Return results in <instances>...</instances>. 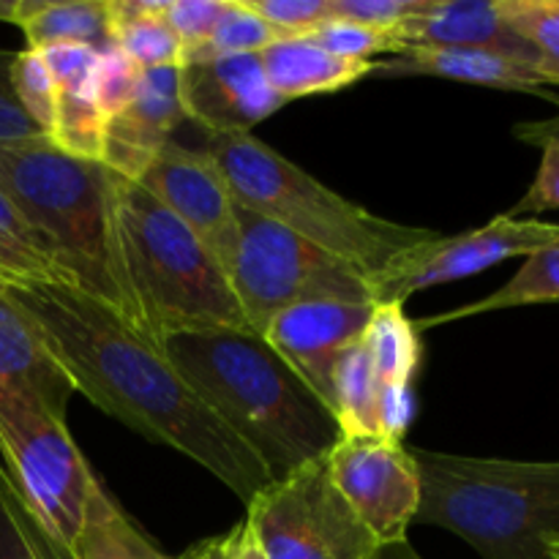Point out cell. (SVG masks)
Returning a JSON list of instances; mask_svg holds the SVG:
<instances>
[{"mask_svg": "<svg viewBox=\"0 0 559 559\" xmlns=\"http://www.w3.org/2000/svg\"><path fill=\"white\" fill-rule=\"evenodd\" d=\"M76 393L145 440L183 453L249 506L273 484L257 453L207 407L164 347L58 282H11Z\"/></svg>", "mask_w": 559, "mask_h": 559, "instance_id": "6da1fadb", "label": "cell"}, {"mask_svg": "<svg viewBox=\"0 0 559 559\" xmlns=\"http://www.w3.org/2000/svg\"><path fill=\"white\" fill-rule=\"evenodd\" d=\"M0 189L47 251L60 282L142 331L120 249L112 169L36 134L0 142Z\"/></svg>", "mask_w": 559, "mask_h": 559, "instance_id": "7a4b0ae2", "label": "cell"}, {"mask_svg": "<svg viewBox=\"0 0 559 559\" xmlns=\"http://www.w3.org/2000/svg\"><path fill=\"white\" fill-rule=\"evenodd\" d=\"M164 353L273 480L328 456L342 437L331 409L257 333H180Z\"/></svg>", "mask_w": 559, "mask_h": 559, "instance_id": "3957f363", "label": "cell"}, {"mask_svg": "<svg viewBox=\"0 0 559 559\" xmlns=\"http://www.w3.org/2000/svg\"><path fill=\"white\" fill-rule=\"evenodd\" d=\"M202 151L218 164L240 207L353 262L371 282L440 235L355 205L254 134L207 136Z\"/></svg>", "mask_w": 559, "mask_h": 559, "instance_id": "277c9868", "label": "cell"}, {"mask_svg": "<svg viewBox=\"0 0 559 559\" xmlns=\"http://www.w3.org/2000/svg\"><path fill=\"white\" fill-rule=\"evenodd\" d=\"M424 500L415 522L448 530L484 559H551L559 462L453 456L409 448Z\"/></svg>", "mask_w": 559, "mask_h": 559, "instance_id": "5b68a950", "label": "cell"}, {"mask_svg": "<svg viewBox=\"0 0 559 559\" xmlns=\"http://www.w3.org/2000/svg\"><path fill=\"white\" fill-rule=\"evenodd\" d=\"M115 218L142 331L169 336L251 331L227 271L151 191L115 175ZM254 333V331H251Z\"/></svg>", "mask_w": 559, "mask_h": 559, "instance_id": "8992f818", "label": "cell"}, {"mask_svg": "<svg viewBox=\"0 0 559 559\" xmlns=\"http://www.w3.org/2000/svg\"><path fill=\"white\" fill-rule=\"evenodd\" d=\"M0 464L44 538L74 559L98 478L66 420L31 399L0 391Z\"/></svg>", "mask_w": 559, "mask_h": 559, "instance_id": "52a82bcc", "label": "cell"}, {"mask_svg": "<svg viewBox=\"0 0 559 559\" xmlns=\"http://www.w3.org/2000/svg\"><path fill=\"white\" fill-rule=\"evenodd\" d=\"M238 218L240 243L229 282L257 336L278 311L300 304H377L371 278L353 262L240 205Z\"/></svg>", "mask_w": 559, "mask_h": 559, "instance_id": "ba28073f", "label": "cell"}, {"mask_svg": "<svg viewBox=\"0 0 559 559\" xmlns=\"http://www.w3.org/2000/svg\"><path fill=\"white\" fill-rule=\"evenodd\" d=\"M246 508L265 559H371L380 549L333 484L325 456L267 484Z\"/></svg>", "mask_w": 559, "mask_h": 559, "instance_id": "9c48e42d", "label": "cell"}, {"mask_svg": "<svg viewBox=\"0 0 559 559\" xmlns=\"http://www.w3.org/2000/svg\"><path fill=\"white\" fill-rule=\"evenodd\" d=\"M559 243V224L513 218L508 213L462 235H437L371 282L377 304H404L420 289L475 276L513 257H530Z\"/></svg>", "mask_w": 559, "mask_h": 559, "instance_id": "30bf717a", "label": "cell"}, {"mask_svg": "<svg viewBox=\"0 0 559 559\" xmlns=\"http://www.w3.org/2000/svg\"><path fill=\"white\" fill-rule=\"evenodd\" d=\"M325 459L336 489L377 544L407 540L424 500L409 445L388 437H338Z\"/></svg>", "mask_w": 559, "mask_h": 559, "instance_id": "8fae6325", "label": "cell"}, {"mask_svg": "<svg viewBox=\"0 0 559 559\" xmlns=\"http://www.w3.org/2000/svg\"><path fill=\"white\" fill-rule=\"evenodd\" d=\"M151 191L197 240L233 273L240 243L238 202L218 164L202 147L167 142L134 180Z\"/></svg>", "mask_w": 559, "mask_h": 559, "instance_id": "7c38bea8", "label": "cell"}, {"mask_svg": "<svg viewBox=\"0 0 559 559\" xmlns=\"http://www.w3.org/2000/svg\"><path fill=\"white\" fill-rule=\"evenodd\" d=\"M374 304L314 300L284 309L262 331V342L304 380L333 413V371L338 358L358 342Z\"/></svg>", "mask_w": 559, "mask_h": 559, "instance_id": "4fadbf2b", "label": "cell"}, {"mask_svg": "<svg viewBox=\"0 0 559 559\" xmlns=\"http://www.w3.org/2000/svg\"><path fill=\"white\" fill-rule=\"evenodd\" d=\"M180 107L207 136L251 134L284 107L273 93L260 55H229L180 66Z\"/></svg>", "mask_w": 559, "mask_h": 559, "instance_id": "5bb4252c", "label": "cell"}, {"mask_svg": "<svg viewBox=\"0 0 559 559\" xmlns=\"http://www.w3.org/2000/svg\"><path fill=\"white\" fill-rule=\"evenodd\" d=\"M186 120L180 107V69L142 71L131 102L104 123L102 164L136 180Z\"/></svg>", "mask_w": 559, "mask_h": 559, "instance_id": "9a60e30c", "label": "cell"}, {"mask_svg": "<svg viewBox=\"0 0 559 559\" xmlns=\"http://www.w3.org/2000/svg\"><path fill=\"white\" fill-rule=\"evenodd\" d=\"M396 52L409 47L484 49L538 69L535 49L513 31L500 11V0H431L424 14L391 31Z\"/></svg>", "mask_w": 559, "mask_h": 559, "instance_id": "2e32d148", "label": "cell"}, {"mask_svg": "<svg viewBox=\"0 0 559 559\" xmlns=\"http://www.w3.org/2000/svg\"><path fill=\"white\" fill-rule=\"evenodd\" d=\"M9 284L0 276V391L31 399L66 420L74 385Z\"/></svg>", "mask_w": 559, "mask_h": 559, "instance_id": "e0dca14e", "label": "cell"}, {"mask_svg": "<svg viewBox=\"0 0 559 559\" xmlns=\"http://www.w3.org/2000/svg\"><path fill=\"white\" fill-rule=\"evenodd\" d=\"M371 76L396 80V76H440V80L467 82V85L497 87V91L535 93V96L557 98L549 91V80L535 66L519 63L497 52L484 49L453 47H409L380 60Z\"/></svg>", "mask_w": 559, "mask_h": 559, "instance_id": "ac0fdd59", "label": "cell"}, {"mask_svg": "<svg viewBox=\"0 0 559 559\" xmlns=\"http://www.w3.org/2000/svg\"><path fill=\"white\" fill-rule=\"evenodd\" d=\"M240 538V524L222 538L194 546L183 557H167L147 540V535L120 511L102 480L87 502L82 533L76 538L74 559H229Z\"/></svg>", "mask_w": 559, "mask_h": 559, "instance_id": "d6986e66", "label": "cell"}, {"mask_svg": "<svg viewBox=\"0 0 559 559\" xmlns=\"http://www.w3.org/2000/svg\"><path fill=\"white\" fill-rule=\"evenodd\" d=\"M273 93L284 104L306 96L338 93L374 74V60H344L309 38H278L260 52Z\"/></svg>", "mask_w": 559, "mask_h": 559, "instance_id": "ffe728a7", "label": "cell"}, {"mask_svg": "<svg viewBox=\"0 0 559 559\" xmlns=\"http://www.w3.org/2000/svg\"><path fill=\"white\" fill-rule=\"evenodd\" d=\"M27 49L85 44L109 49V0H16L14 22Z\"/></svg>", "mask_w": 559, "mask_h": 559, "instance_id": "44dd1931", "label": "cell"}, {"mask_svg": "<svg viewBox=\"0 0 559 559\" xmlns=\"http://www.w3.org/2000/svg\"><path fill=\"white\" fill-rule=\"evenodd\" d=\"M371 366L380 380V396L388 393H415V377L424 360V342L415 320H409L404 304L385 300L374 304L369 322L360 333Z\"/></svg>", "mask_w": 559, "mask_h": 559, "instance_id": "7402d4cb", "label": "cell"}, {"mask_svg": "<svg viewBox=\"0 0 559 559\" xmlns=\"http://www.w3.org/2000/svg\"><path fill=\"white\" fill-rule=\"evenodd\" d=\"M169 0H109V41L142 71L180 69L183 44L164 20Z\"/></svg>", "mask_w": 559, "mask_h": 559, "instance_id": "603a6c76", "label": "cell"}, {"mask_svg": "<svg viewBox=\"0 0 559 559\" xmlns=\"http://www.w3.org/2000/svg\"><path fill=\"white\" fill-rule=\"evenodd\" d=\"M538 304H559V243L524 257V265L519 267L516 276L508 284H502L497 293L473 300L467 306H459V309L442 311L437 317L415 320V328L426 331V328H440L448 325V322L467 320V317L489 314V311H506Z\"/></svg>", "mask_w": 559, "mask_h": 559, "instance_id": "cb8c5ba5", "label": "cell"}, {"mask_svg": "<svg viewBox=\"0 0 559 559\" xmlns=\"http://www.w3.org/2000/svg\"><path fill=\"white\" fill-rule=\"evenodd\" d=\"M333 418L342 437H380V380L360 338L333 371Z\"/></svg>", "mask_w": 559, "mask_h": 559, "instance_id": "d4e9b609", "label": "cell"}, {"mask_svg": "<svg viewBox=\"0 0 559 559\" xmlns=\"http://www.w3.org/2000/svg\"><path fill=\"white\" fill-rule=\"evenodd\" d=\"M0 273L9 282H60L52 260L41 249L38 238L14 202L0 189Z\"/></svg>", "mask_w": 559, "mask_h": 559, "instance_id": "484cf974", "label": "cell"}, {"mask_svg": "<svg viewBox=\"0 0 559 559\" xmlns=\"http://www.w3.org/2000/svg\"><path fill=\"white\" fill-rule=\"evenodd\" d=\"M273 41H278V33L262 16H257L246 0H227L211 38L197 52H191L183 60V66L229 58V55H260Z\"/></svg>", "mask_w": 559, "mask_h": 559, "instance_id": "4316f807", "label": "cell"}, {"mask_svg": "<svg viewBox=\"0 0 559 559\" xmlns=\"http://www.w3.org/2000/svg\"><path fill=\"white\" fill-rule=\"evenodd\" d=\"M500 11L535 49L540 74L559 87V0H500Z\"/></svg>", "mask_w": 559, "mask_h": 559, "instance_id": "83f0119b", "label": "cell"}, {"mask_svg": "<svg viewBox=\"0 0 559 559\" xmlns=\"http://www.w3.org/2000/svg\"><path fill=\"white\" fill-rule=\"evenodd\" d=\"M0 559H69L44 538L38 524L22 506L3 464H0Z\"/></svg>", "mask_w": 559, "mask_h": 559, "instance_id": "f1b7e54d", "label": "cell"}, {"mask_svg": "<svg viewBox=\"0 0 559 559\" xmlns=\"http://www.w3.org/2000/svg\"><path fill=\"white\" fill-rule=\"evenodd\" d=\"M11 87H14L20 107L36 123V129L47 136L52 134L55 115H58V85H55L52 71L44 60V52L25 47L14 55Z\"/></svg>", "mask_w": 559, "mask_h": 559, "instance_id": "f546056e", "label": "cell"}, {"mask_svg": "<svg viewBox=\"0 0 559 559\" xmlns=\"http://www.w3.org/2000/svg\"><path fill=\"white\" fill-rule=\"evenodd\" d=\"M513 131L519 140L538 145L544 151V158H540L538 175L530 183L527 194L508 211V216L522 218L559 211V129H549L544 120H538V123H519Z\"/></svg>", "mask_w": 559, "mask_h": 559, "instance_id": "4dcf8cb0", "label": "cell"}, {"mask_svg": "<svg viewBox=\"0 0 559 559\" xmlns=\"http://www.w3.org/2000/svg\"><path fill=\"white\" fill-rule=\"evenodd\" d=\"M140 66L131 63V60L126 58L123 52H118L115 47L98 52L91 85H87V96H91L93 107L102 115L104 123H107L109 118H115V115L131 102V96H134L136 91V82H140Z\"/></svg>", "mask_w": 559, "mask_h": 559, "instance_id": "1f68e13d", "label": "cell"}, {"mask_svg": "<svg viewBox=\"0 0 559 559\" xmlns=\"http://www.w3.org/2000/svg\"><path fill=\"white\" fill-rule=\"evenodd\" d=\"M309 41H314L317 47L328 49L331 55L344 60H371V55H385L393 52L391 33L377 31V27L358 25V22L338 20V16H331L328 22H322L317 31H311Z\"/></svg>", "mask_w": 559, "mask_h": 559, "instance_id": "d6a6232c", "label": "cell"}, {"mask_svg": "<svg viewBox=\"0 0 559 559\" xmlns=\"http://www.w3.org/2000/svg\"><path fill=\"white\" fill-rule=\"evenodd\" d=\"M278 38H304L331 20V0H246Z\"/></svg>", "mask_w": 559, "mask_h": 559, "instance_id": "836d02e7", "label": "cell"}, {"mask_svg": "<svg viewBox=\"0 0 559 559\" xmlns=\"http://www.w3.org/2000/svg\"><path fill=\"white\" fill-rule=\"evenodd\" d=\"M227 0H169L164 20L183 44V60L211 38Z\"/></svg>", "mask_w": 559, "mask_h": 559, "instance_id": "e575fe53", "label": "cell"}, {"mask_svg": "<svg viewBox=\"0 0 559 559\" xmlns=\"http://www.w3.org/2000/svg\"><path fill=\"white\" fill-rule=\"evenodd\" d=\"M429 3L431 0H331V16L391 33L402 22L424 14Z\"/></svg>", "mask_w": 559, "mask_h": 559, "instance_id": "d590c367", "label": "cell"}, {"mask_svg": "<svg viewBox=\"0 0 559 559\" xmlns=\"http://www.w3.org/2000/svg\"><path fill=\"white\" fill-rule=\"evenodd\" d=\"M14 55L9 49H0V142L9 140H25V136H36L41 131L36 129L25 109L16 102V93L11 87V63Z\"/></svg>", "mask_w": 559, "mask_h": 559, "instance_id": "8d00e7d4", "label": "cell"}, {"mask_svg": "<svg viewBox=\"0 0 559 559\" xmlns=\"http://www.w3.org/2000/svg\"><path fill=\"white\" fill-rule=\"evenodd\" d=\"M371 559H424V557L413 549V544H409V540H399V544L380 546Z\"/></svg>", "mask_w": 559, "mask_h": 559, "instance_id": "74e56055", "label": "cell"}, {"mask_svg": "<svg viewBox=\"0 0 559 559\" xmlns=\"http://www.w3.org/2000/svg\"><path fill=\"white\" fill-rule=\"evenodd\" d=\"M260 549H257L254 538H251L249 533V524L240 522V538H238V546H235L233 557L229 559H260Z\"/></svg>", "mask_w": 559, "mask_h": 559, "instance_id": "f35d334b", "label": "cell"}, {"mask_svg": "<svg viewBox=\"0 0 559 559\" xmlns=\"http://www.w3.org/2000/svg\"><path fill=\"white\" fill-rule=\"evenodd\" d=\"M549 551H551V559H559V540H551Z\"/></svg>", "mask_w": 559, "mask_h": 559, "instance_id": "ab89813d", "label": "cell"}, {"mask_svg": "<svg viewBox=\"0 0 559 559\" xmlns=\"http://www.w3.org/2000/svg\"><path fill=\"white\" fill-rule=\"evenodd\" d=\"M544 123L549 126V129H559V115H557V118H551V120H544Z\"/></svg>", "mask_w": 559, "mask_h": 559, "instance_id": "60d3db41", "label": "cell"}, {"mask_svg": "<svg viewBox=\"0 0 559 559\" xmlns=\"http://www.w3.org/2000/svg\"><path fill=\"white\" fill-rule=\"evenodd\" d=\"M0 276H3V273H0ZM5 278V276H3ZM5 282H9V278H5Z\"/></svg>", "mask_w": 559, "mask_h": 559, "instance_id": "b9f144b4", "label": "cell"}, {"mask_svg": "<svg viewBox=\"0 0 559 559\" xmlns=\"http://www.w3.org/2000/svg\"><path fill=\"white\" fill-rule=\"evenodd\" d=\"M555 540H559V538H555Z\"/></svg>", "mask_w": 559, "mask_h": 559, "instance_id": "7bdbcfd3", "label": "cell"}]
</instances>
